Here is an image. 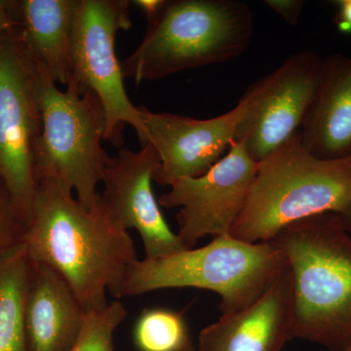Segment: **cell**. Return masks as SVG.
<instances>
[{"mask_svg": "<svg viewBox=\"0 0 351 351\" xmlns=\"http://www.w3.org/2000/svg\"><path fill=\"white\" fill-rule=\"evenodd\" d=\"M292 299V274L287 267L255 304L221 315L205 327L196 351H281L293 339Z\"/></svg>", "mask_w": 351, "mask_h": 351, "instance_id": "cell-13", "label": "cell"}, {"mask_svg": "<svg viewBox=\"0 0 351 351\" xmlns=\"http://www.w3.org/2000/svg\"><path fill=\"white\" fill-rule=\"evenodd\" d=\"M128 0H80L73 29L71 80L98 96L106 113L104 141L121 149L123 130L142 131L140 108L132 104L124 86L115 39L132 27Z\"/></svg>", "mask_w": 351, "mask_h": 351, "instance_id": "cell-8", "label": "cell"}, {"mask_svg": "<svg viewBox=\"0 0 351 351\" xmlns=\"http://www.w3.org/2000/svg\"><path fill=\"white\" fill-rule=\"evenodd\" d=\"M80 0L13 1L23 39L34 60L55 83L68 85L73 76V29Z\"/></svg>", "mask_w": 351, "mask_h": 351, "instance_id": "cell-16", "label": "cell"}, {"mask_svg": "<svg viewBox=\"0 0 351 351\" xmlns=\"http://www.w3.org/2000/svg\"><path fill=\"white\" fill-rule=\"evenodd\" d=\"M19 27L13 1L0 0V36Z\"/></svg>", "mask_w": 351, "mask_h": 351, "instance_id": "cell-22", "label": "cell"}, {"mask_svg": "<svg viewBox=\"0 0 351 351\" xmlns=\"http://www.w3.org/2000/svg\"><path fill=\"white\" fill-rule=\"evenodd\" d=\"M132 3L145 12L147 20H151L162 8L165 0H135Z\"/></svg>", "mask_w": 351, "mask_h": 351, "instance_id": "cell-24", "label": "cell"}, {"mask_svg": "<svg viewBox=\"0 0 351 351\" xmlns=\"http://www.w3.org/2000/svg\"><path fill=\"white\" fill-rule=\"evenodd\" d=\"M147 21L142 43L121 62L124 78L137 84L235 59L254 34L253 12L239 0H165Z\"/></svg>", "mask_w": 351, "mask_h": 351, "instance_id": "cell-3", "label": "cell"}, {"mask_svg": "<svg viewBox=\"0 0 351 351\" xmlns=\"http://www.w3.org/2000/svg\"><path fill=\"white\" fill-rule=\"evenodd\" d=\"M134 339L140 351H184L193 343L184 316L158 307L141 314Z\"/></svg>", "mask_w": 351, "mask_h": 351, "instance_id": "cell-18", "label": "cell"}, {"mask_svg": "<svg viewBox=\"0 0 351 351\" xmlns=\"http://www.w3.org/2000/svg\"><path fill=\"white\" fill-rule=\"evenodd\" d=\"M323 57L302 50L247 88L239 101L240 117L233 142L256 163L301 129L322 71Z\"/></svg>", "mask_w": 351, "mask_h": 351, "instance_id": "cell-9", "label": "cell"}, {"mask_svg": "<svg viewBox=\"0 0 351 351\" xmlns=\"http://www.w3.org/2000/svg\"><path fill=\"white\" fill-rule=\"evenodd\" d=\"M25 230L27 225L14 208L5 184L0 179V253L23 242Z\"/></svg>", "mask_w": 351, "mask_h": 351, "instance_id": "cell-20", "label": "cell"}, {"mask_svg": "<svg viewBox=\"0 0 351 351\" xmlns=\"http://www.w3.org/2000/svg\"><path fill=\"white\" fill-rule=\"evenodd\" d=\"M184 351H196V350L193 343H191V345L189 346Z\"/></svg>", "mask_w": 351, "mask_h": 351, "instance_id": "cell-26", "label": "cell"}, {"mask_svg": "<svg viewBox=\"0 0 351 351\" xmlns=\"http://www.w3.org/2000/svg\"><path fill=\"white\" fill-rule=\"evenodd\" d=\"M86 315L63 276L49 265L36 263L24 309L29 350L71 351Z\"/></svg>", "mask_w": 351, "mask_h": 351, "instance_id": "cell-15", "label": "cell"}, {"mask_svg": "<svg viewBox=\"0 0 351 351\" xmlns=\"http://www.w3.org/2000/svg\"><path fill=\"white\" fill-rule=\"evenodd\" d=\"M346 351H351V346H350V348H348V350H346Z\"/></svg>", "mask_w": 351, "mask_h": 351, "instance_id": "cell-27", "label": "cell"}, {"mask_svg": "<svg viewBox=\"0 0 351 351\" xmlns=\"http://www.w3.org/2000/svg\"><path fill=\"white\" fill-rule=\"evenodd\" d=\"M142 131L141 147L151 144L159 164L154 181L171 186L184 178L205 174L223 158L234 138L241 117V106L219 117L196 119L168 112H152L140 107Z\"/></svg>", "mask_w": 351, "mask_h": 351, "instance_id": "cell-11", "label": "cell"}, {"mask_svg": "<svg viewBox=\"0 0 351 351\" xmlns=\"http://www.w3.org/2000/svg\"><path fill=\"white\" fill-rule=\"evenodd\" d=\"M293 281L292 336L346 351L351 346V234L338 214L295 221L271 240Z\"/></svg>", "mask_w": 351, "mask_h": 351, "instance_id": "cell-2", "label": "cell"}, {"mask_svg": "<svg viewBox=\"0 0 351 351\" xmlns=\"http://www.w3.org/2000/svg\"><path fill=\"white\" fill-rule=\"evenodd\" d=\"M265 3L269 7L270 10L280 16L288 25L293 27L299 23L302 9L306 5L304 0H265Z\"/></svg>", "mask_w": 351, "mask_h": 351, "instance_id": "cell-21", "label": "cell"}, {"mask_svg": "<svg viewBox=\"0 0 351 351\" xmlns=\"http://www.w3.org/2000/svg\"><path fill=\"white\" fill-rule=\"evenodd\" d=\"M126 315L125 306L119 301L87 313L82 331L71 351H113L114 332Z\"/></svg>", "mask_w": 351, "mask_h": 351, "instance_id": "cell-19", "label": "cell"}, {"mask_svg": "<svg viewBox=\"0 0 351 351\" xmlns=\"http://www.w3.org/2000/svg\"><path fill=\"white\" fill-rule=\"evenodd\" d=\"M38 66V93L43 130L36 156V180H57L91 209L100 193L110 156L103 149L106 113L100 99L71 80L61 91Z\"/></svg>", "mask_w": 351, "mask_h": 351, "instance_id": "cell-6", "label": "cell"}, {"mask_svg": "<svg viewBox=\"0 0 351 351\" xmlns=\"http://www.w3.org/2000/svg\"><path fill=\"white\" fill-rule=\"evenodd\" d=\"M158 156L151 144L138 151L121 147L110 157L104 173L101 200L112 218L122 228L137 230L147 260L186 250L178 233L171 230L159 208L154 191Z\"/></svg>", "mask_w": 351, "mask_h": 351, "instance_id": "cell-12", "label": "cell"}, {"mask_svg": "<svg viewBox=\"0 0 351 351\" xmlns=\"http://www.w3.org/2000/svg\"><path fill=\"white\" fill-rule=\"evenodd\" d=\"M39 73L19 27L0 36V179L29 225L36 198L41 130Z\"/></svg>", "mask_w": 351, "mask_h": 351, "instance_id": "cell-7", "label": "cell"}, {"mask_svg": "<svg viewBox=\"0 0 351 351\" xmlns=\"http://www.w3.org/2000/svg\"><path fill=\"white\" fill-rule=\"evenodd\" d=\"M351 200V157L322 160L302 147L300 130L257 163L234 239L258 243L302 219L339 214Z\"/></svg>", "mask_w": 351, "mask_h": 351, "instance_id": "cell-4", "label": "cell"}, {"mask_svg": "<svg viewBox=\"0 0 351 351\" xmlns=\"http://www.w3.org/2000/svg\"><path fill=\"white\" fill-rule=\"evenodd\" d=\"M339 216L341 217L343 226H346V230L351 234V200L346 205L345 209L339 214Z\"/></svg>", "mask_w": 351, "mask_h": 351, "instance_id": "cell-25", "label": "cell"}, {"mask_svg": "<svg viewBox=\"0 0 351 351\" xmlns=\"http://www.w3.org/2000/svg\"><path fill=\"white\" fill-rule=\"evenodd\" d=\"M300 138L302 147L322 160L351 157V56L323 58L319 82Z\"/></svg>", "mask_w": 351, "mask_h": 351, "instance_id": "cell-14", "label": "cell"}, {"mask_svg": "<svg viewBox=\"0 0 351 351\" xmlns=\"http://www.w3.org/2000/svg\"><path fill=\"white\" fill-rule=\"evenodd\" d=\"M23 242L32 260L59 272L86 313L122 298L127 274L138 262L128 230L101 200L83 206L57 180H39Z\"/></svg>", "mask_w": 351, "mask_h": 351, "instance_id": "cell-1", "label": "cell"}, {"mask_svg": "<svg viewBox=\"0 0 351 351\" xmlns=\"http://www.w3.org/2000/svg\"><path fill=\"white\" fill-rule=\"evenodd\" d=\"M334 22L343 34H351V0H338Z\"/></svg>", "mask_w": 351, "mask_h": 351, "instance_id": "cell-23", "label": "cell"}, {"mask_svg": "<svg viewBox=\"0 0 351 351\" xmlns=\"http://www.w3.org/2000/svg\"><path fill=\"white\" fill-rule=\"evenodd\" d=\"M287 267L272 242L249 243L223 235L200 248L138 261L127 274L122 297L161 289H203L218 294L221 315H230L255 304Z\"/></svg>", "mask_w": 351, "mask_h": 351, "instance_id": "cell-5", "label": "cell"}, {"mask_svg": "<svg viewBox=\"0 0 351 351\" xmlns=\"http://www.w3.org/2000/svg\"><path fill=\"white\" fill-rule=\"evenodd\" d=\"M34 265L24 242L0 253V351H31L24 309Z\"/></svg>", "mask_w": 351, "mask_h": 351, "instance_id": "cell-17", "label": "cell"}, {"mask_svg": "<svg viewBox=\"0 0 351 351\" xmlns=\"http://www.w3.org/2000/svg\"><path fill=\"white\" fill-rule=\"evenodd\" d=\"M257 172V163L239 143L232 142L221 160L205 174L174 182L159 198L165 208H180L178 235L186 248L199 239L230 234L243 211Z\"/></svg>", "mask_w": 351, "mask_h": 351, "instance_id": "cell-10", "label": "cell"}]
</instances>
